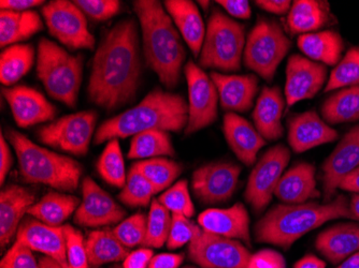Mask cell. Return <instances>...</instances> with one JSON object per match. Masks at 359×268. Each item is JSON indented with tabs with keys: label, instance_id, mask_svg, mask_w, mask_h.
Segmentation results:
<instances>
[{
	"label": "cell",
	"instance_id": "1",
	"mask_svg": "<svg viewBox=\"0 0 359 268\" xmlns=\"http://www.w3.org/2000/svg\"><path fill=\"white\" fill-rule=\"evenodd\" d=\"M141 62L136 21L123 20L107 34L93 59L90 101L107 111L128 104L138 90Z\"/></svg>",
	"mask_w": 359,
	"mask_h": 268
},
{
	"label": "cell",
	"instance_id": "2",
	"mask_svg": "<svg viewBox=\"0 0 359 268\" xmlns=\"http://www.w3.org/2000/svg\"><path fill=\"white\" fill-rule=\"evenodd\" d=\"M134 9L142 30L147 64L161 84L172 90L180 82L187 57L181 35L168 12L157 0H137Z\"/></svg>",
	"mask_w": 359,
	"mask_h": 268
},
{
	"label": "cell",
	"instance_id": "3",
	"mask_svg": "<svg viewBox=\"0 0 359 268\" xmlns=\"http://www.w3.org/2000/svg\"><path fill=\"white\" fill-rule=\"evenodd\" d=\"M189 124V106L181 94L156 88L140 104L106 120L95 134V144L126 139L149 130L180 133Z\"/></svg>",
	"mask_w": 359,
	"mask_h": 268
},
{
	"label": "cell",
	"instance_id": "4",
	"mask_svg": "<svg viewBox=\"0 0 359 268\" xmlns=\"http://www.w3.org/2000/svg\"><path fill=\"white\" fill-rule=\"evenodd\" d=\"M339 218H350V202L344 195L325 204L276 205L255 225L256 241L288 249L308 232Z\"/></svg>",
	"mask_w": 359,
	"mask_h": 268
},
{
	"label": "cell",
	"instance_id": "5",
	"mask_svg": "<svg viewBox=\"0 0 359 268\" xmlns=\"http://www.w3.org/2000/svg\"><path fill=\"white\" fill-rule=\"evenodd\" d=\"M6 136L15 149L20 172L26 183H41L69 192L78 188L83 174V167L78 161L35 144L13 129H9Z\"/></svg>",
	"mask_w": 359,
	"mask_h": 268
},
{
	"label": "cell",
	"instance_id": "6",
	"mask_svg": "<svg viewBox=\"0 0 359 268\" xmlns=\"http://www.w3.org/2000/svg\"><path fill=\"white\" fill-rule=\"evenodd\" d=\"M83 56L72 55L51 40L38 44L37 74L51 98L74 108L82 83Z\"/></svg>",
	"mask_w": 359,
	"mask_h": 268
},
{
	"label": "cell",
	"instance_id": "7",
	"mask_svg": "<svg viewBox=\"0 0 359 268\" xmlns=\"http://www.w3.org/2000/svg\"><path fill=\"white\" fill-rule=\"evenodd\" d=\"M245 43L244 25L215 9L208 22L199 64L225 72L238 71Z\"/></svg>",
	"mask_w": 359,
	"mask_h": 268
},
{
	"label": "cell",
	"instance_id": "8",
	"mask_svg": "<svg viewBox=\"0 0 359 268\" xmlns=\"http://www.w3.org/2000/svg\"><path fill=\"white\" fill-rule=\"evenodd\" d=\"M290 46L292 41L278 22L259 19L248 37L244 64L264 80L271 82Z\"/></svg>",
	"mask_w": 359,
	"mask_h": 268
},
{
	"label": "cell",
	"instance_id": "9",
	"mask_svg": "<svg viewBox=\"0 0 359 268\" xmlns=\"http://www.w3.org/2000/svg\"><path fill=\"white\" fill-rule=\"evenodd\" d=\"M96 122L97 114L93 111L67 115L40 128L38 138L43 144L62 152L84 156L88 154Z\"/></svg>",
	"mask_w": 359,
	"mask_h": 268
},
{
	"label": "cell",
	"instance_id": "10",
	"mask_svg": "<svg viewBox=\"0 0 359 268\" xmlns=\"http://www.w3.org/2000/svg\"><path fill=\"white\" fill-rule=\"evenodd\" d=\"M48 32L70 50H92L95 38L88 30L86 14L74 1L54 0L42 8Z\"/></svg>",
	"mask_w": 359,
	"mask_h": 268
},
{
	"label": "cell",
	"instance_id": "11",
	"mask_svg": "<svg viewBox=\"0 0 359 268\" xmlns=\"http://www.w3.org/2000/svg\"><path fill=\"white\" fill-rule=\"evenodd\" d=\"M290 160V149L279 144L270 148L256 163L244 193L254 211L260 213L268 206Z\"/></svg>",
	"mask_w": 359,
	"mask_h": 268
},
{
	"label": "cell",
	"instance_id": "12",
	"mask_svg": "<svg viewBox=\"0 0 359 268\" xmlns=\"http://www.w3.org/2000/svg\"><path fill=\"white\" fill-rule=\"evenodd\" d=\"M184 73L189 86V124L185 133L191 134L217 120L219 97L215 82L193 60L185 64Z\"/></svg>",
	"mask_w": 359,
	"mask_h": 268
},
{
	"label": "cell",
	"instance_id": "13",
	"mask_svg": "<svg viewBox=\"0 0 359 268\" xmlns=\"http://www.w3.org/2000/svg\"><path fill=\"white\" fill-rule=\"evenodd\" d=\"M252 253L239 241L201 231L189 244V258L201 268H248Z\"/></svg>",
	"mask_w": 359,
	"mask_h": 268
},
{
	"label": "cell",
	"instance_id": "14",
	"mask_svg": "<svg viewBox=\"0 0 359 268\" xmlns=\"http://www.w3.org/2000/svg\"><path fill=\"white\" fill-rule=\"evenodd\" d=\"M241 167L233 163L213 162L194 172V193L203 204H219L233 197L237 188Z\"/></svg>",
	"mask_w": 359,
	"mask_h": 268
},
{
	"label": "cell",
	"instance_id": "15",
	"mask_svg": "<svg viewBox=\"0 0 359 268\" xmlns=\"http://www.w3.org/2000/svg\"><path fill=\"white\" fill-rule=\"evenodd\" d=\"M82 197L74 218L80 227H108L121 223L126 215L125 209L90 177H86L82 183Z\"/></svg>",
	"mask_w": 359,
	"mask_h": 268
},
{
	"label": "cell",
	"instance_id": "16",
	"mask_svg": "<svg viewBox=\"0 0 359 268\" xmlns=\"http://www.w3.org/2000/svg\"><path fill=\"white\" fill-rule=\"evenodd\" d=\"M327 80V68L299 54L288 58L286 66L285 101L287 108L318 94Z\"/></svg>",
	"mask_w": 359,
	"mask_h": 268
},
{
	"label": "cell",
	"instance_id": "17",
	"mask_svg": "<svg viewBox=\"0 0 359 268\" xmlns=\"http://www.w3.org/2000/svg\"><path fill=\"white\" fill-rule=\"evenodd\" d=\"M359 167V125L351 129L323 164V190L332 202L341 181Z\"/></svg>",
	"mask_w": 359,
	"mask_h": 268
},
{
	"label": "cell",
	"instance_id": "18",
	"mask_svg": "<svg viewBox=\"0 0 359 268\" xmlns=\"http://www.w3.org/2000/svg\"><path fill=\"white\" fill-rule=\"evenodd\" d=\"M15 241L25 244L32 251L43 253L62 268H69L64 227H51L35 218H28L20 225Z\"/></svg>",
	"mask_w": 359,
	"mask_h": 268
},
{
	"label": "cell",
	"instance_id": "19",
	"mask_svg": "<svg viewBox=\"0 0 359 268\" xmlns=\"http://www.w3.org/2000/svg\"><path fill=\"white\" fill-rule=\"evenodd\" d=\"M3 92L11 108L14 120L21 128L54 120L55 106L35 88L15 86L6 88Z\"/></svg>",
	"mask_w": 359,
	"mask_h": 268
},
{
	"label": "cell",
	"instance_id": "20",
	"mask_svg": "<svg viewBox=\"0 0 359 268\" xmlns=\"http://www.w3.org/2000/svg\"><path fill=\"white\" fill-rule=\"evenodd\" d=\"M288 144L297 154L320 145L334 142L338 132L322 120L314 111L295 115L288 120Z\"/></svg>",
	"mask_w": 359,
	"mask_h": 268
},
{
	"label": "cell",
	"instance_id": "21",
	"mask_svg": "<svg viewBox=\"0 0 359 268\" xmlns=\"http://www.w3.org/2000/svg\"><path fill=\"white\" fill-rule=\"evenodd\" d=\"M198 223L207 233L242 241L251 246L249 213L242 203L229 209H207L199 215Z\"/></svg>",
	"mask_w": 359,
	"mask_h": 268
},
{
	"label": "cell",
	"instance_id": "22",
	"mask_svg": "<svg viewBox=\"0 0 359 268\" xmlns=\"http://www.w3.org/2000/svg\"><path fill=\"white\" fill-rule=\"evenodd\" d=\"M35 202V195L19 185H9L0 193V246L5 248L16 237L24 215Z\"/></svg>",
	"mask_w": 359,
	"mask_h": 268
},
{
	"label": "cell",
	"instance_id": "23",
	"mask_svg": "<svg viewBox=\"0 0 359 268\" xmlns=\"http://www.w3.org/2000/svg\"><path fill=\"white\" fill-rule=\"evenodd\" d=\"M224 134L226 141L244 164L252 167L258 152L266 145V140L243 117L229 112L224 117Z\"/></svg>",
	"mask_w": 359,
	"mask_h": 268
},
{
	"label": "cell",
	"instance_id": "24",
	"mask_svg": "<svg viewBox=\"0 0 359 268\" xmlns=\"http://www.w3.org/2000/svg\"><path fill=\"white\" fill-rule=\"evenodd\" d=\"M210 78L217 86L224 110L242 113L253 106L258 92V80L254 74L227 76L211 72Z\"/></svg>",
	"mask_w": 359,
	"mask_h": 268
},
{
	"label": "cell",
	"instance_id": "25",
	"mask_svg": "<svg viewBox=\"0 0 359 268\" xmlns=\"http://www.w3.org/2000/svg\"><path fill=\"white\" fill-rule=\"evenodd\" d=\"M274 195L287 205L304 204L309 199L320 197L314 165L302 162L290 169L280 179Z\"/></svg>",
	"mask_w": 359,
	"mask_h": 268
},
{
	"label": "cell",
	"instance_id": "26",
	"mask_svg": "<svg viewBox=\"0 0 359 268\" xmlns=\"http://www.w3.org/2000/svg\"><path fill=\"white\" fill-rule=\"evenodd\" d=\"M285 98L278 86L263 88L254 108L253 120L256 130L266 141L279 140L283 136L282 126Z\"/></svg>",
	"mask_w": 359,
	"mask_h": 268
},
{
	"label": "cell",
	"instance_id": "27",
	"mask_svg": "<svg viewBox=\"0 0 359 268\" xmlns=\"http://www.w3.org/2000/svg\"><path fill=\"white\" fill-rule=\"evenodd\" d=\"M318 253L339 264L359 251V223H339L323 231L316 241Z\"/></svg>",
	"mask_w": 359,
	"mask_h": 268
},
{
	"label": "cell",
	"instance_id": "28",
	"mask_svg": "<svg viewBox=\"0 0 359 268\" xmlns=\"http://www.w3.org/2000/svg\"><path fill=\"white\" fill-rule=\"evenodd\" d=\"M164 5L191 53L198 57L207 31L198 7L191 0H167Z\"/></svg>",
	"mask_w": 359,
	"mask_h": 268
},
{
	"label": "cell",
	"instance_id": "29",
	"mask_svg": "<svg viewBox=\"0 0 359 268\" xmlns=\"http://www.w3.org/2000/svg\"><path fill=\"white\" fill-rule=\"evenodd\" d=\"M327 1L318 0H296L287 14L288 28L292 34H312L332 23Z\"/></svg>",
	"mask_w": 359,
	"mask_h": 268
},
{
	"label": "cell",
	"instance_id": "30",
	"mask_svg": "<svg viewBox=\"0 0 359 268\" xmlns=\"http://www.w3.org/2000/svg\"><path fill=\"white\" fill-rule=\"evenodd\" d=\"M297 43L306 58L328 66H337L344 50V39L334 30L299 36Z\"/></svg>",
	"mask_w": 359,
	"mask_h": 268
},
{
	"label": "cell",
	"instance_id": "31",
	"mask_svg": "<svg viewBox=\"0 0 359 268\" xmlns=\"http://www.w3.org/2000/svg\"><path fill=\"white\" fill-rule=\"evenodd\" d=\"M43 29V22L39 13L34 10L24 12H0V45H14L18 42L29 39Z\"/></svg>",
	"mask_w": 359,
	"mask_h": 268
},
{
	"label": "cell",
	"instance_id": "32",
	"mask_svg": "<svg viewBox=\"0 0 359 268\" xmlns=\"http://www.w3.org/2000/svg\"><path fill=\"white\" fill-rule=\"evenodd\" d=\"M79 205L78 197L51 191L32 205L27 213L46 225L62 227V223L78 209Z\"/></svg>",
	"mask_w": 359,
	"mask_h": 268
},
{
	"label": "cell",
	"instance_id": "33",
	"mask_svg": "<svg viewBox=\"0 0 359 268\" xmlns=\"http://www.w3.org/2000/svg\"><path fill=\"white\" fill-rule=\"evenodd\" d=\"M86 246L88 262L93 266L124 261L129 255L127 248L116 239L113 231L109 230L90 233Z\"/></svg>",
	"mask_w": 359,
	"mask_h": 268
},
{
	"label": "cell",
	"instance_id": "34",
	"mask_svg": "<svg viewBox=\"0 0 359 268\" xmlns=\"http://www.w3.org/2000/svg\"><path fill=\"white\" fill-rule=\"evenodd\" d=\"M35 62V48L32 44H14L4 50L0 56V80L11 86L29 72Z\"/></svg>",
	"mask_w": 359,
	"mask_h": 268
},
{
	"label": "cell",
	"instance_id": "35",
	"mask_svg": "<svg viewBox=\"0 0 359 268\" xmlns=\"http://www.w3.org/2000/svg\"><path fill=\"white\" fill-rule=\"evenodd\" d=\"M322 115L330 125L359 120V85L342 88L330 96L323 104Z\"/></svg>",
	"mask_w": 359,
	"mask_h": 268
},
{
	"label": "cell",
	"instance_id": "36",
	"mask_svg": "<svg viewBox=\"0 0 359 268\" xmlns=\"http://www.w3.org/2000/svg\"><path fill=\"white\" fill-rule=\"evenodd\" d=\"M163 156L175 157V152L168 132L163 130H149L138 133L133 138L128 158L152 159Z\"/></svg>",
	"mask_w": 359,
	"mask_h": 268
},
{
	"label": "cell",
	"instance_id": "37",
	"mask_svg": "<svg viewBox=\"0 0 359 268\" xmlns=\"http://www.w3.org/2000/svg\"><path fill=\"white\" fill-rule=\"evenodd\" d=\"M137 170L150 181L156 193L164 191L182 173V165L167 158H152L135 163Z\"/></svg>",
	"mask_w": 359,
	"mask_h": 268
},
{
	"label": "cell",
	"instance_id": "38",
	"mask_svg": "<svg viewBox=\"0 0 359 268\" xmlns=\"http://www.w3.org/2000/svg\"><path fill=\"white\" fill-rule=\"evenodd\" d=\"M97 170L102 178L111 186L123 188L126 183L124 157L118 139L110 140L97 162Z\"/></svg>",
	"mask_w": 359,
	"mask_h": 268
},
{
	"label": "cell",
	"instance_id": "39",
	"mask_svg": "<svg viewBox=\"0 0 359 268\" xmlns=\"http://www.w3.org/2000/svg\"><path fill=\"white\" fill-rule=\"evenodd\" d=\"M156 195L154 187L145 178L135 165L127 174L126 183L118 195V199L129 207H147Z\"/></svg>",
	"mask_w": 359,
	"mask_h": 268
},
{
	"label": "cell",
	"instance_id": "40",
	"mask_svg": "<svg viewBox=\"0 0 359 268\" xmlns=\"http://www.w3.org/2000/svg\"><path fill=\"white\" fill-rule=\"evenodd\" d=\"M171 221L172 215H170V211L163 206L158 199H153L147 223V237L143 246L148 248H161L167 244L170 233Z\"/></svg>",
	"mask_w": 359,
	"mask_h": 268
},
{
	"label": "cell",
	"instance_id": "41",
	"mask_svg": "<svg viewBox=\"0 0 359 268\" xmlns=\"http://www.w3.org/2000/svg\"><path fill=\"white\" fill-rule=\"evenodd\" d=\"M359 85V46L350 48L330 73L325 92Z\"/></svg>",
	"mask_w": 359,
	"mask_h": 268
},
{
	"label": "cell",
	"instance_id": "42",
	"mask_svg": "<svg viewBox=\"0 0 359 268\" xmlns=\"http://www.w3.org/2000/svg\"><path fill=\"white\" fill-rule=\"evenodd\" d=\"M158 202L166 207L172 215L191 218L195 213V207L189 195V185L185 179L177 181L172 187L167 189L158 197Z\"/></svg>",
	"mask_w": 359,
	"mask_h": 268
},
{
	"label": "cell",
	"instance_id": "43",
	"mask_svg": "<svg viewBox=\"0 0 359 268\" xmlns=\"http://www.w3.org/2000/svg\"><path fill=\"white\" fill-rule=\"evenodd\" d=\"M147 223L148 217L142 213H138L123 220L113 230V234L125 247H137L144 244L147 237Z\"/></svg>",
	"mask_w": 359,
	"mask_h": 268
},
{
	"label": "cell",
	"instance_id": "44",
	"mask_svg": "<svg viewBox=\"0 0 359 268\" xmlns=\"http://www.w3.org/2000/svg\"><path fill=\"white\" fill-rule=\"evenodd\" d=\"M62 227H64L65 237H66L69 268H88L90 262H88L83 235L72 225H65Z\"/></svg>",
	"mask_w": 359,
	"mask_h": 268
},
{
	"label": "cell",
	"instance_id": "45",
	"mask_svg": "<svg viewBox=\"0 0 359 268\" xmlns=\"http://www.w3.org/2000/svg\"><path fill=\"white\" fill-rule=\"evenodd\" d=\"M201 231L203 230L201 227L191 223L189 218L181 215H172L167 247L171 250L183 247L198 237Z\"/></svg>",
	"mask_w": 359,
	"mask_h": 268
},
{
	"label": "cell",
	"instance_id": "46",
	"mask_svg": "<svg viewBox=\"0 0 359 268\" xmlns=\"http://www.w3.org/2000/svg\"><path fill=\"white\" fill-rule=\"evenodd\" d=\"M76 7L97 22H104L116 15L120 11L121 3L118 0H76Z\"/></svg>",
	"mask_w": 359,
	"mask_h": 268
},
{
	"label": "cell",
	"instance_id": "47",
	"mask_svg": "<svg viewBox=\"0 0 359 268\" xmlns=\"http://www.w3.org/2000/svg\"><path fill=\"white\" fill-rule=\"evenodd\" d=\"M0 268H41V266L32 255V250L29 247L15 241L4 255Z\"/></svg>",
	"mask_w": 359,
	"mask_h": 268
},
{
	"label": "cell",
	"instance_id": "48",
	"mask_svg": "<svg viewBox=\"0 0 359 268\" xmlns=\"http://www.w3.org/2000/svg\"><path fill=\"white\" fill-rule=\"evenodd\" d=\"M248 268H286V262L278 251L264 249L252 255Z\"/></svg>",
	"mask_w": 359,
	"mask_h": 268
},
{
	"label": "cell",
	"instance_id": "49",
	"mask_svg": "<svg viewBox=\"0 0 359 268\" xmlns=\"http://www.w3.org/2000/svg\"><path fill=\"white\" fill-rule=\"evenodd\" d=\"M153 257L150 248H140L127 255L123 262V268H148Z\"/></svg>",
	"mask_w": 359,
	"mask_h": 268
},
{
	"label": "cell",
	"instance_id": "50",
	"mask_svg": "<svg viewBox=\"0 0 359 268\" xmlns=\"http://www.w3.org/2000/svg\"><path fill=\"white\" fill-rule=\"evenodd\" d=\"M217 3L222 6L228 13L237 19L248 20L251 17L252 9L249 1L245 0H219Z\"/></svg>",
	"mask_w": 359,
	"mask_h": 268
},
{
	"label": "cell",
	"instance_id": "51",
	"mask_svg": "<svg viewBox=\"0 0 359 268\" xmlns=\"http://www.w3.org/2000/svg\"><path fill=\"white\" fill-rule=\"evenodd\" d=\"M184 255L177 253H161L155 255L148 268H179Z\"/></svg>",
	"mask_w": 359,
	"mask_h": 268
},
{
	"label": "cell",
	"instance_id": "52",
	"mask_svg": "<svg viewBox=\"0 0 359 268\" xmlns=\"http://www.w3.org/2000/svg\"><path fill=\"white\" fill-rule=\"evenodd\" d=\"M12 163H13V159H12L9 145L5 140L4 133H1L0 136V183L1 185L5 183L6 177L11 169Z\"/></svg>",
	"mask_w": 359,
	"mask_h": 268
},
{
	"label": "cell",
	"instance_id": "53",
	"mask_svg": "<svg viewBox=\"0 0 359 268\" xmlns=\"http://www.w3.org/2000/svg\"><path fill=\"white\" fill-rule=\"evenodd\" d=\"M255 3L260 9L279 15L288 14L292 5L290 0H257Z\"/></svg>",
	"mask_w": 359,
	"mask_h": 268
},
{
	"label": "cell",
	"instance_id": "54",
	"mask_svg": "<svg viewBox=\"0 0 359 268\" xmlns=\"http://www.w3.org/2000/svg\"><path fill=\"white\" fill-rule=\"evenodd\" d=\"M42 3H44V1L41 0H1L0 7L1 10L8 11L24 12L37 6H41Z\"/></svg>",
	"mask_w": 359,
	"mask_h": 268
},
{
	"label": "cell",
	"instance_id": "55",
	"mask_svg": "<svg viewBox=\"0 0 359 268\" xmlns=\"http://www.w3.org/2000/svg\"><path fill=\"white\" fill-rule=\"evenodd\" d=\"M339 189L359 195V167L348 173L339 185Z\"/></svg>",
	"mask_w": 359,
	"mask_h": 268
},
{
	"label": "cell",
	"instance_id": "56",
	"mask_svg": "<svg viewBox=\"0 0 359 268\" xmlns=\"http://www.w3.org/2000/svg\"><path fill=\"white\" fill-rule=\"evenodd\" d=\"M294 268H326V263L316 255H309L300 259Z\"/></svg>",
	"mask_w": 359,
	"mask_h": 268
},
{
	"label": "cell",
	"instance_id": "57",
	"mask_svg": "<svg viewBox=\"0 0 359 268\" xmlns=\"http://www.w3.org/2000/svg\"><path fill=\"white\" fill-rule=\"evenodd\" d=\"M350 218L359 220V195H353L350 202Z\"/></svg>",
	"mask_w": 359,
	"mask_h": 268
},
{
	"label": "cell",
	"instance_id": "58",
	"mask_svg": "<svg viewBox=\"0 0 359 268\" xmlns=\"http://www.w3.org/2000/svg\"><path fill=\"white\" fill-rule=\"evenodd\" d=\"M336 268H359V251L351 255Z\"/></svg>",
	"mask_w": 359,
	"mask_h": 268
},
{
	"label": "cell",
	"instance_id": "59",
	"mask_svg": "<svg viewBox=\"0 0 359 268\" xmlns=\"http://www.w3.org/2000/svg\"><path fill=\"white\" fill-rule=\"evenodd\" d=\"M39 263L41 268H62L57 262L48 257L41 258L39 260Z\"/></svg>",
	"mask_w": 359,
	"mask_h": 268
},
{
	"label": "cell",
	"instance_id": "60",
	"mask_svg": "<svg viewBox=\"0 0 359 268\" xmlns=\"http://www.w3.org/2000/svg\"><path fill=\"white\" fill-rule=\"evenodd\" d=\"M203 8H207L209 6V1H198Z\"/></svg>",
	"mask_w": 359,
	"mask_h": 268
},
{
	"label": "cell",
	"instance_id": "61",
	"mask_svg": "<svg viewBox=\"0 0 359 268\" xmlns=\"http://www.w3.org/2000/svg\"><path fill=\"white\" fill-rule=\"evenodd\" d=\"M183 268H196V267H193V266H187V267H183Z\"/></svg>",
	"mask_w": 359,
	"mask_h": 268
},
{
	"label": "cell",
	"instance_id": "62",
	"mask_svg": "<svg viewBox=\"0 0 359 268\" xmlns=\"http://www.w3.org/2000/svg\"><path fill=\"white\" fill-rule=\"evenodd\" d=\"M113 268H121V267H118V266H116V267H113Z\"/></svg>",
	"mask_w": 359,
	"mask_h": 268
}]
</instances>
